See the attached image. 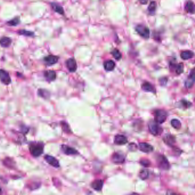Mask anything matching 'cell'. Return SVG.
Masks as SVG:
<instances>
[{
    "instance_id": "ba28073f",
    "label": "cell",
    "mask_w": 195,
    "mask_h": 195,
    "mask_svg": "<svg viewBox=\"0 0 195 195\" xmlns=\"http://www.w3.org/2000/svg\"><path fill=\"white\" fill-rule=\"evenodd\" d=\"M66 65L70 72H75L77 69L76 61L74 58H69L66 62Z\"/></svg>"
},
{
    "instance_id": "f546056e",
    "label": "cell",
    "mask_w": 195,
    "mask_h": 195,
    "mask_svg": "<svg viewBox=\"0 0 195 195\" xmlns=\"http://www.w3.org/2000/svg\"><path fill=\"white\" fill-rule=\"evenodd\" d=\"M112 55L116 59V60H120L121 58H122V55L120 51L118 49H114L112 52H111Z\"/></svg>"
},
{
    "instance_id": "74e56055",
    "label": "cell",
    "mask_w": 195,
    "mask_h": 195,
    "mask_svg": "<svg viewBox=\"0 0 195 195\" xmlns=\"http://www.w3.org/2000/svg\"><path fill=\"white\" fill-rule=\"evenodd\" d=\"M2 195V188L0 187V195Z\"/></svg>"
},
{
    "instance_id": "8d00e7d4",
    "label": "cell",
    "mask_w": 195,
    "mask_h": 195,
    "mask_svg": "<svg viewBox=\"0 0 195 195\" xmlns=\"http://www.w3.org/2000/svg\"><path fill=\"white\" fill-rule=\"evenodd\" d=\"M148 0H139V2L143 4V5H144V4H146L147 2H148Z\"/></svg>"
},
{
    "instance_id": "484cf974",
    "label": "cell",
    "mask_w": 195,
    "mask_h": 195,
    "mask_svg": "<svg viewBox=\"0 0 195 195\" xmlns=\"http://www.w3.org/2000/svg\"><path fill=\"white\" fill-rule=\"evenodd\" d=\"M38 95L45 99H48L50 96V94L49 91L45 89H39L38 90Z\"/></svg>"
},
{
    "instance_id": "f1b7e54d",
    "label": "cell",
    "mask_w": 195,
    "mask_h": 195,
    "mask_svg": "<svg viewBox=\"0 0 195 195\" xmlns=\"http://www.w3.org/2000/svg\"><path fill=\"white\" fill-rule=\"evenodd\" d=\"M171 124L172 126L176 130H179L181 127V122L176 119H173L171 120Z\"/></svg>"
},
{
    "instance_id": "6da1fadb",
    "label": "cell",
    "mask_w": 195,
    "mask_h": 195,
    "mask_svg": "<svg viewBox=\"0 0 195 195\" xmlns=\"http://www.w3.org/2000/svg\"><path fill=\"white\" fill-rule=\"evenodd\" d=\"M44 144L40 142H33L29 146V151L34 157L41 156L44 152Z\"/></svg>"
},
{
    "instance_id": "d4e9b609",
    "label": "cell",
    "mask_w": 195,
    "mask_h": 195,
    "mask_svg": "<svg viewBox=\"0 0 195 195\" xmlns=\"http://www.w3.org/2000/svg\"><path fill=\"white\" fill-rule=\"evenodd\" d=\"M156 7H157V4L156 2L155 1H152L150 2L148 8V10L149 11V13L151 15H153L154 14V13L156 11Z\"/></svg>"
},
{
    "instance_id": "4fadbf2b",
    "label": "cell",
    "mask_w": 195,
    "mask_h": 195,
    "mask_svg": "<svg viewBox=\"0 0 195 195\" xmlns=\"http://www.w3.org/2000/svg\"><path fill=\"white\" fill-rule=\"evenodd\" d=\"M195 82V77H194V70H192L191 73H190L189 77L187 80L186 81L185 86L187 88L191 89L194 86V83Z\"/></svg>"
},
{
    "instance_id": "d590c367",
    "label": "cell",
    "mask_w": 195,
    "mask_h": 195,
    "mask_svg": "<svg viewBox=\"0 0 195 195\" xmlns=\"http://www.w3.org/2000/svg\"><path fill=\"white\" fill-rule=\"evenodd\" d=\"M167 195H179L175 192H173V191H168L167 193Z\"/></svg>"
},
{
    "instance_id": "9a60e30c",
    "label": "cell",
    "mask_w": 195,
    "mask_h": 195,
    "mask_svg": "<svg viewBox=\"0 0 195 195\" xmlns=\"http://www.w3.org/2000/svg\"><path fill=\"white\" fill-rule=\"evenodd\" d=\"M170 66L172 67V70L175 69V71L177 75H180L184 71V65L183 63H180L179 64L172 63Z\"/></svg>"
},
{
    "instance_id": "e0dca14e",
    "label": "cell",
    "mask_w": 195,
    "mask_h": 195,
    "mask_svg": "<svg viewBox=\"0 0 195 195\" xmlns=\"http://www.w3.org/2000/svg\"><path fill=\"white\" fill-rule=\"evenodd\" d=\"M50 6L51 7L52 9L56 13L63 15L64 14V10L62 6L59 5L56 2H51L50 3Z\"/></svg>"
},
{
    "instance_id": "7402d4cb",
    "label": "cell",
    "mask_w": 195,
    "mask_h": 195,
    "mask_svg": "<svg viewBox=\"0 0 195 195\" xmlns=\"http://www.w3.org/2000/svg\"><path fill=\"white\" fill-rule=\"evenodd\" d=\"M164 142L169 146H172L175 143V138L171 135H167L163 139Z\"/></svg>"
},
{
    "instance_id": "44dd1931",
    "label": "cell",
    "mask_w": 195,
    "mask_h": 195,
    "mask_svg": "<svg viewBox=\"0 0 195 195\" xmlns=\"http://www.w3.org/2000/svg\"><path fill=\"white\" fill-rule=\"evenodd\" d=\"M12 44V40L7 37H3L0 39V45L3 48H8Z\"/></svg>"
},
{
    "instance_id": "277c9868",
    "label": "cell",
    "mask_w": 195,
    "mask_h": 195,
    "mask_svg": "<svg viewBox=\"0 0 195 195\" xmlns=\"http://www.w3.org/2000/svg\"><path fill=\"white\" fill-rule=\"evenodd\" d=\"M157 163L158 167L164 170H168L170 168L169 163L167 159V157L162 155H159L157 156L156 158Z\"/></svg>"
},
{
    "instance_id": "8fae6325",
    "label": "cell",
    "mask_w": 195,
    "mask_h": 195,
    "mask_svg": "<svg viewBox=\"0 0 195 195\" xmlns=\"http://www.w3.org/2000/svg\"><path fill=\"white\" fill-rule=\"evenodd\" d=\"M61 149L62 152L67 155H74L79 153L78 151L76 149L66 145H62L61 146Z\"/></svg>"
},
{
    "instance_id": "52a82bcc",
    "label": "cell",
    "mask_w": 195,
    "mask_h": 195,
    "mask_svg": "<svg viewBox=\"0 0 195 195\" xmlns=\"http://www.w3.org/2000/svg\"><path fill=\"white\" fill-rule=\"evenodd\" d=\"M44 159L49 164V165H51L52 167H53L54 168H59L60 167L59 161L54 157L49 155H47L44 156Z\"/></svg>"
},
{
    "instance_id": "2e32d148",
    "label": "cell",
    "mask_w": 195,
    "mask_h": 195,
    "mask_svg": "<svg viewBox=\"0 0 195 195\" xmlns=\"http://www.w3.org/2000/svg\"><path fill=\"white\" fill-rule=\"evenodd\" d=\"M44 77L47 81H54L56 79V73L53 70H47L44 73Z\"/></svg>"
},
{
    "instance_id": "1f68e13d",
    "label": "cell",
    "mask_w": 195,
    "mask_h": 195,
    "mask_svg": "<svg viewBox=\"0 0 195 195\" xmlns=\"http://www.w3.org/2000/svg\"><path fill=\"white\" fill-rule=\"evenodd\" d=\"M61 127H62V130L65 133L69 134V133L71 132L70 127H69V125H68V124L67 123H66L65 122H61Z\"/></svg>"
},
{
    "instance_id": "ffe728a7",
    "label": "cell",
    "mask_w": 195,
    "mask_h": 195,
    "mask_svg": "<svg viewBox=\"0 0 195 195\" xmlns=\"http://www.w3.org/2000/svg\"><path fill=\"white\" fill-rule=\"evenodd\" d=\"M103 184H104V182L102 180L98 179V180H95L91 184L92 187L96 191H100L102 190V187H103Z\"/></svg>"
},
{
    "instance_id": "cb8c5ba5",
    "label": "cell",
    "mask_w": 195,
    "mask_h": 195,
    "mask_svg": "<svg viewBox=\"0 0 195 195\" xmlns=\"http://www.w3.org/2000/svg\"><path fill=\"white\" fill-rule=\"evenodd\" d=\"M186 10L187 12L191 14H194L195 13V5L192 1H188L186 5Z\"/></svg>"
},
{
    "instance_id": "83f0119b",
    "label": "cell",
    "mask_w": 195,
    "mask_h": 195,
    "mask_svg": "<svg viewBox=\"0 0 195 195\" xmlns=\"http://www.w3.org/2000/svg\"><path fill=\"white\" fill-rule=\"evenodd\" d=\"M20 18L18 17H16L9 21L7 22V24L10 26H16L20 24Z\"/></svg>"
},
{
    "instance_id": "4316f807",
    "label": "cell",
    "mask_w": 195,
    "mask_h": 195,
    "mask_svg": "<svg viewBox=\"0 0 195 195\" xmlns=\"http://www.w3.org/2000/svg\"><path fill=\"white\" fill-rule=\"evenodd\" d=\"M18 33L20 35H22V36H24L26 37H34L35 36V33L31 31H28L26 30H20L18 31Z\"/></svg>"
},
{
    "instance_id": "5b68a950",
    "label": "cell",
    "mask_w": 195,
    "mask_h": 195,
    "mask_svg": "<svg viewBox=\"0 0 195 195\" xmlns=\"http://www.w3.org/2000/svg\"><path fill=\"white\" fill-rule=\"evenodd\" d=\"M136 31L143 38L148 39L150 36V31L148 28L142 25H139L136 27Z\"/></svg>"
},
{
    "instance_id": "7a4b0ae2",
    "label": "cell",
    "mask_w": 195,
    "mask_h": 195,
    "mask_svg": "<svg viewBox=\"0 0 195 195\" xmlns=\"http://www.w3.org/2000/svg\"><path fill=\"white\" fill-rule=\"evenodd\" d=\"M148 128L149 132L154 136H158L162 132V128L155 120H151L148 123Z\"/></svg>"
},
{
    "instance_id": "8992f818",
    "label": "cell",
    "mask_w": 195,
    "mask_h": 195,
    "mask_svg": "<svg viewBox=\"0 0 195 195\" xmlns=\"http://www.w3.org/2000/svg\"><path fill=\"white\" fill-rule=\"evenodd\" d=\"M0 81L6 85H8L11 83V78L9 74L2 69H0Z\"/></svg>"
},
{
    "instance_id": "3957f363",
    "label": "cell",
    "mask_w": 195,
    "mask_h": 195,
    "mask_svg": "<svg viewBox=\"0 0 195 195\" xmlns=\"http://www.w3.org/2000/svg\"><path fill=\"white\" fill-rule=\"evenodd\" d=\"M167 116V112L163 110H157L154 112V120L158 124H162L165 122Z\"/></svg>"
},
{
    "instance_id": "5bb4252c",
    "label": "cell",
    "mask_w": 195,
    "mask_h": 195,
    "mask_svg": "<svg viewBox=\"0 0 195 195\" xmlns=\"http://www.w3.org/2000/svg\"><path fill=\"white\" fill-rule=\"evenodd\" d=\"M139 147L141 151L145 153L151 152L153 151V147L146 143H140L139 145Z\"/></svg>"
},
{
    "instance_id": "d6a6232c",
    "label": "cell",
    "mask_w": 195,
    "mask_h": 195,
    "mask_svg": "<svg viewBox=\"0 0 195 195\" xmlns=\"http://www.w3.org/2000/svg\"><path fill=\"white\" fill-rule=\"evenodd\" d=\"M140 164H141L142 165H143V166L145 167H148L150 165V161L146 159H143L141 160L140 161Z\"/></svg>"
},
{
    "instance_id": "d6986e66",
    "label": "cell",
    "mask_w": 195,
    "mask_h": 195,
    "mask_svg": "<svg viewBox=\"0 0 195 195\" xmlns=\"http://www.w3.org/2000/svg\"><path fill=\"white\" fill-rule=\"evenodd\" d=\"M115 66H116L115 63L112 60L106 61L104 63V69H105V70H106L108 71H111L113 70L114 67H115Z\"/></svg>"
},
{
    "instance_id": "836d02e7",
    "label": "cell",
    "mask_w": 195,
    "mask_h": 195,
    "mask_svg": "<svg viewBox=\"0 0 195 195\" xmlns=\"http://www.w3.org/2000/svg\"><path fill=\"white\" fill-rule=\"evenodd\" d=\"M181 104H183V107H185V108H189L190 107V106L192 105L191 103H190L188 101H187L186 100H183L181 101Z\"/></svg>"
},
{
    "instance_id": "9c48e42d",
    "label": "cell",
    "mask_w": 195,
    "mask_h": 195,
    "mask_svg": "<svg viewBox=\"0 0 195 195\" xmlns=\"http://www.w3.org/2000/svg\"><path fill=\"white\" fill-rule=\"evenodd\" d=\"M59 59V57L53 55H49L44 58V62L47 66H52L57 63Z\"/></svg>"
},
{
    "instance_id": "30bf717a",
    "label": "cell",
    "mask_w": 195,
    "mask_h": 195,
    "mask_svg": "<svg viewBox=\"0 0 195 195\" xmlns=\"http://www.w3.org/2000/svg\"><path fill=\"white\" fill-rule=\"evenodd\" d=\"M112 160L116 164H122L125 161L124 156L120 153H114L112 156Z\"/></svg>"
},
{
    "instance_id": "603a6c76",
    "label": "cell",
    "mask_w": 195,
    "mask_h": 195,
    "mask_svg": "<svg viewBox=\"0 0 195 195\" xmlns=\"http://www.w3.org/2000/svg\"><path fill=\"white\" fill-rule=\"evenodd\" d=\"M194 55V53L190 50H187V51H184L181 52L180 54L181 58L184 59V60H188L192 58H193Z\"/></svg>"
},
{
    "instance_id": "f35d334b",
    "label": "cell",
    "mask_w": 195,
    "mask_h": 195,
    "mask_svg": "<svg viewBox=\"0 0 195 195\" xmlns=\"http://www.w3.org/2000/svg\"><path fill=\"white\" fill-rule=\"evenodd\" d=\"M130 195H139L138 194H137V193H132V194H131Z\"/></svg>"
},
{
    "instance_id": "e575fe53",
    "label": "cell",
    "mask_w": 195,
    "mask_h": 195,
    "mask_svg": "<svg viewBox=\"0 0 195 195\" xmlns=\"http://www.w3.org/2000/svg\"><path fill=\"white\" fill-rule=\"evenodd\" d=\"M168 80H167V78H162V79H161L160 80V83H161V85H165L166 83H167V82H164V81H167Z\"/></svg>"
},
{
    "instance_id": "7c38bea8",
    "label": "cell",
    "mask_w": 195,
    "mask_h": 195,
    "mask_svg": "<svg viewBox=\"0 0 195 195\" xmlns=\"http://www.w3.org/2000/svg\"><path fill=\"white\" fill-rule=\"evenodd\" d=\"M114 143L117 145H124L128 143V139L124 135H117L114 138Z\"/></svg>"
},
{
    "instance_id": "ac0fdd59",
    "label": "cell",
    "mask_w": 195,
    "mask_h": 195,
    "mask_svg": "<svg viewBox=\"0 0 195 195\" xmlns=\"http://www.w3.org/2000/svg\"><path fill=\"white\" fill-rule=\"evenodd\" d=\"M142 89L146 92H150L152 93H156V89L149 82H146L142 86Z\"/></svg>"
},
{
    "instance_id": "4dcf8cb0",
    "label": "cell",
    "mask_w": 195,
    "mask_h": 195,
    "mask_svg": "<svg viewBox=\"0 0 195 195\" xmlns=\"http://www.w3.org/2000/svg\"><path fill=\"white\" fill-rule=\"evenodd\" d=\"M149 175V173L148 170H147L146 169H144L140 171L139 176L142 179L145 180L148 178Z\"/></svg>"
}]
</instances>
